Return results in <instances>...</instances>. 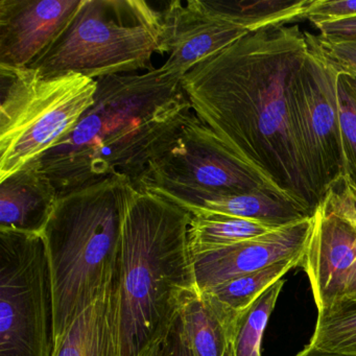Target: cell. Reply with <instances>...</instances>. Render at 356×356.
<instances>
[{
  "label": "cell",
  "instance_id": "cell-1",
  "mask_svg": "<svg viewBox=\"0 0 356 356\" xmlns=\"http://www.w3.org/2000/svg\"><path fill=\"white\" fill-rule=\"evenodd\" d=\"M299 26L249 33L182 79L200 120L277 193L310 216L320 207L298 135L293 84L308 53Z\"/></svg>",
  "mask_w": 356,
  "mask_h": 356
},
{
  "label": "cell",
  "instance_id": "cell-2",
  "mask_svg": "<svg viewBox=\"0 0 356 356\" xmlns=\"http://www.w3.org/2000/svg\"><path fill=\"white\" fill-rule=\"evenodd\" d=\"M182 79L160 67L97 80L74 131L34 160L59 197L114 179L140 189L157 149L193 113Z\"/></svg>",
  "mask_w": 356,
  "mask_h": 356
},
{
  "label": "cell",
  "instance_id": "cell-3",
  "mask_svg": "<svg viewBox=\"0 0 356 356\" xmlns=\"http://www.w3.org/2000/svg\"><path fill=\"white\" fill-rule=\"evenodd\" d=\"M191 216L127 182L122 197L118 291L122 356H138L168 332L197 291L188 247Z\"/></svg>",
  "mask_w": 356,
  "mask_h": 356
},
{
  "label": "cell",
  "instance_id": "cell-4",
  "mask_svg": "<svg viewBox=\"0 0 356 356\" xmlns=\"http://www.w3.org/2000/svg\"><path fill=\"white\" fill-rule=\"evenodd\" d=\"M126 183L106 180L62 195L43 231L53 274L56 343L118 282Z\"/></svg>",
  "mask_w": 356,
  "mask_h": 356
},
{
  "label": "cell",
  "instance_id": "cell-5",
  "mask_svg": "<svg viewBox=\"0 0 356 356\" xmlns=\"http://www.w3.org/2000/svg\"><path fill=\"white\" fill-rule=\"evenodd\" d=\"M161 12L143 0H82L70 24L28 67L42 79L135 74L160 54Z\"/></svg>",
  "mask_w": 356,
  "mask_h": 356
},
{
  "label": "cell",
  "instance_id": "cell-6",
  "mask_svg": "<svg viewBox=\"0 0 356 356\" xmlns=\"http://www.w3.org/2000/svg\"><path fill=\"white\" fill-rule=\"evenodd\" d=\"M97 81L70 74L42 79L0 65V181L55 147L95 104Z\"/></svg>",
  "mask_w": 356,
  "mask_h": 356
},
{
  "label": "cell",
  "instance_id": "cell-7",
  "mask_svg": "<svg viewBox=\"0 0 356 356\" xmlns=\"http://www.w3.org/2000/svg\"><path fill=\"white\" fill-rule=\"evenodd\" d=\"M53 274L42 234L0 231V356H54Z\"/></svg>",
  "mask_w": 356,
  "mask_h": 356
},
{
  "label": "cell",
  "instance_id": "cell-8",
  "mask_svg": "<svg viewBox=\"0 0 356 356\" xmlns=\"http://www.w3.org/2000/svg\"><path fill=\"white\" fill-rule=\"evenodd\" d=\"M241 193L270 188L249 164L193 113L156 152L140 189Z\"/></svg>",
  "mask_w": 356,
  "mask_h": 356
},
{
  "label": "cell",
  "instance_id": "cell-9",
  "mask_svg": "<svg viewBox=\"0 0 356 356\" xmlns=\"http://www.w3.org/2000/svg\"><path fill=\"white\" fill-rule=\"evenodd\" d=\"M308 53L293 84L300 147L320 203L345 178V156L337 103V72L327 63L314 35L305 32Z\"/></svg>",
  "mask_w": 356,
  "mask_h": 356
},
{
  "label": "cell",
  "instance_id": "cell-10",
  "mask_svg": "<svg viewBox=\"0 0 356 356\" xmlns=\"http://www.w3.org/2000/svg\"><path fill=\"white\" fill-rule=\"evenodd\" d=\"M301 268L318 312L356 301V227L320 205L312 216Z\"/></svg>",
  "mask_w": 356,
  "mask_h": 356
},
{
  "label": "cell",
  "instance_id": "cell-11",
  "mask_svg": "<svg viewBox=\"0 0 356 356\" xmlns=\"http://www.w3.org/2000/svg\"><path fill=\"white\" fill-rule=\"evenodd\" d=\"M161 14L160 55L168 54V61L161 67L182 78L204 60L249 34L210 13L201 0H174Z\"/></svg>",
  "mask_w": 356,
  "mask_h": 356
},
{
  "label": "cell",
  "instance_id": "cell-12",
  "mask_svg": "<svg viewBox=\"0 0 356 356\" xmlns=\"http://www.w3.org/2000/svg\"><path fill=\"white\" fill-rule=\"evenodd\" d=\"M312 218L235 245L191 256L199 293L277 262L303 256Z\"/></svg>",
  "mask_w": 356,
  "mask_h": 356
},
{
  "label": "cell",
  "instance_id": "cell-13",
  "mask_svg": "<svg viewBox=\"0 0 356 356\" xmlns=\"http://www.w3.org/2000/svg\"><path fill=\"white\" fill-rule=\"evenodd\" d=\"M82 0H0V65L28 67L70 24Z\"/></svg>",
  "mask_w": 356,
  "mask_h": 356
},
{
  "label": "cell",
  "instance_id": "cell-14",
  "mask_svg": "<svg viewBox=\"0 0 356 356\" xmlns=\"http://www.w3.org/2000/svg\"><path fill=\"white\" fill-rule=\"evenodd\" d=\"M193 214H225L256 220L275 228L312 218L303 208L270 188L241 193H211L181 188H149Z\"/></svg>",
  "mask_w": 356,
  "mask_h": 356
},
{
  "label": "cell",
  "instance_id": "cell-15",
  "mask_svg": "<svg viewBox=\"0 0 356 356\" xmlns=\"http://www.w3.org/2000/svg\"><path fill=\"white\" fill-rule=\"evenodd\" d=\"M59 195L35 161L0 181V231L42 234Z\"/></svg>",
  "mask_w": 356,
  "mask_h": 356
},
{
  "label": "cell",
  "instance_id": "cell-16",
  "mask_svg": "<svg viewBox=\"0 0 356 356\" xmlns=\"http://www.w3.org/2000/svg\"><path fill=\"white\" fill-rule=\"evenodd\" d=\"M54 356H122L118 282L81 312L56 343Z\"/></svg>",
  "mask_w": 356,
  "mask_h": 356
},
{
  "label": "cell",
  "instance_id": "cell-17",
  "mask_svg": "<svg viewBox=\"0 0 356 356\" xmlns=\"http://www.w3.org/2000/svg\"><path fill=\"white\" fill-rule=\"evenodd\" d=\"M302 257L303 256L277 262L262 270L243 275L200 293L210 309L224 325L231 341L239 316L268 287L281 280L287 272L301 266Z\"/></svg>",
  "mask_w": 356,
  "mask_h": 356
},
{
  "label": "cell",
  "instance_id": "cell-18",
  "mask_svg": "<svg viewBox=\"0 0 356 356\" xmlns=\"http://www.w3.org/2000/svg\"><path fill=\"white\" fill-rule=\"evenodd\" d=\"M216 17L252 33L303 19L310 0H201Z\"/></svg>",
  "mask_w": 356,
  "mask_h": 356
},
{
  "label": "cell",
  "instance_id": "cell-19",
  "mask_svg": "<svg viewBox=\"0 0 356 356\" xmlns=\"http://www.w3.org/2000/svg\"><path fill=\"white\" fill-rule=\"evenodd\" d=\"M256 220L225 214L200 212L193 214L188 227L191 256L235 245L276 230Z\"/></svg>",
  "mask_w": 356,
  "mask_h": 356
},
{
  "label": "cell",
  "instance_id": "cell-20",
  "mask_svg": "<svg viewBox=\"0 0 356 356\" xmlns=\"http://www.w3.org/2000/svg\"><path fill=\"white\" fill-rule=\"evenodd\" d=\"M179 316L195 356L225 355L230 337L199 291L183 301Z\"/></svg>",
  "mask_w": 356,
  "mask_h": 356
},
{
  "label": "cell",
  "instance_id": "cell-21",
  "mask_svg": "<svg viewBox=\"0 0 356 356\" xmlns=\"http://www.w3.org/2000/svg\"><path fill=\"white\" fill-rule=\"evenodd\" d=\"M309 345L331 353L356 356V301L318 312Z\"/></svg>",
  "mask_w": 356,
  "mask_h": 356
},
{
  "label": "cell",
  "instance_id": "cell-22",
  "mask_svg": "<svg viewBox=\"0 0 356 356\" xmlns=\"http://www.w3.org/2000/svg\"><path fill=\"white\" fill-rule=\"evenodd\" d=\"M283 284L282 279L277 281L239 316L232 339L235 356H261L262 333L276 306Z\"/></svg>",
  "mask_w": 356,
  "mask_h": 356
},
{
  "label": "cell",
  "instance_id": "cell-23",
  "mask_svg": "<svg viewBox=\"0 0 356 356\" xmlns=\"http://www.w3.org/2000/svg\"><path fill=\"white\" fill-rule=\"evenodd\" d=\"M337 91L345 156V178L356 187V90L353 80L337 72Z\"/></svg>",
  "mask_w": 356,
  "mask_h": 356
},
{
  "label": "cell",
  "instance_id": "cell-24",
  "mask_svg": "<svg viewBox=\"0 0 356 356\" xmlns=\"http://www.w3.org/2000/svg\"><path fill=\"white\" fill-rule=\"evenodd\" d=\"M318 51L327 63L339 74L356 79V38L325 39L314 36Z\"/></svg>",
  "mask_w": 356,
  "mask_h": 356
},
{
  "label": "cell",
  "instance_id": "cell-25",
  "mask_svg": "<svg viewBox=\"0 0 356 356\" xmlns=\"http://www.w3.org/2000/svg\"><path fill=\"white\" fill-rule=\"evenodd\" d=\"M321 205L356 227V187L346 178L335 183Z\"/></svg>",
  "mask_w": 356,
  "mask_h": 356
},
{
  "label": "cell",
  "instance_id": "cell-26",
  "mask_svg": "<svg viewBox=\"0 0 356 356\" xmlns=\"http://www.w3.org/2000/svg\"><path fill=\"white\" fill-rule=\"evenodd\" d=\"M356 18V0H310L303 19L316 22Z\"/></svg>",
  "mask_w": 356,
  "mask_h": 356
},
{
  "label": "cell",
  "instance_id": "cell-27",
  "mask_svg": "<svg viewBox=\"0 0 356 356\" xmlns=\"http://www.w3.org/2000/svg\"><path fill=\"white\" fill-rule=\"evenodd\" d=\"M161 356H195L183 331L179 314L166 334Z\"/></svg>",
  "mask_w": 356,
  "mask_h": 356
},
{
  "label": "cell",
  "instance_id": "cell-28",
  "mask_svg": "<svg viewBox=\"0 0 356 356\" xmlns=\"http://www.w3.org/2000/svg\"><path fill=\"white\" fill-rule=\"evenodd\" d=\"M320 36L325 39H353L356 38V18L339 20V22H316L314 24Z\"/></svg>",
  "mask_w": 356,
  "mask_h": 356
},
{
  "label": "cell",
  "instance_id": "cell-29",
  "mask_svg": "<svg viewBox=\"0 0 356 356\" xmlns=\"http://www.w3.org/2000/svg\"><path fill=\"white\" fill-rule=\"evenodd\" d=\"M168 330H170V329H168ZM168 332L162 335L161 337H159L157 341H154L151 346H149V347L138 356H161L162 348H163L164 341H165Z\"/></svg>",
  "mask_w": 356,
  "mask_h": 356
},
{
  "label": "cell",
  "instance_id": "cell-30",
  "mask_svg": "<svg viewBox=\"0 0 356 356\" xmlns=\"http://www.w3.org/2000/svg\"><path fill=\"white\" fill-rule=\"evenodd\" d=\"M296 356H351L343 355V354L331 353V352L323 351V350L316 349L312 346L308 345L302 350L301 352Z\"/></svg>",
  "mask_w": 356,
  "mask_h": 356
},
{
  "label": "cell",
  "instance_id": "cell-31",
  "mask_svg": "<svg viewBox=\"0 0 356 356\" xmlns=\"http://www.w3.org/2000/svg\"><path fill=\"white\" fill-rule=\"evenodd\" d=\"M224 356H235L234 348H233L232 341L229 343L228 348H227L226 352H225Z\"/></svg>",
  "mask_w": 356,
  "mask_h": 356
},
{
  "label": "cell",
  "instance_id": "cell-32",
  "mask_svg": "<svg viewBox=\"0 0 356 356\" xmlns=\"http://www.w3.org/2000/svg\"><path fill=\"white\" fill-rule=\"evenodd\" d=\"M352 80H353L354 87H355V90H356V79H352Z\"/></svg>",
  "mask_w": 356,
  "mask_h": 356
}]
</instances>
